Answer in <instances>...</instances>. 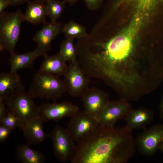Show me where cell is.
I'll return each instance as SVG.
<instances>
[{
	"instance_id": "18",
	"label": "cell",
	"mask_w": 163,
	"mask_h": 163,
	"mask_svg": "<svg viewBox=\"0 0 163 163\" xmlns=\"http://www.w3.org/2000/svg\"><path fill=\"white\" fill-rule=\"evenodd\" d=\"M27 2V9L24 14L25 21L33 24L46 23L47 14L45 3L36 0Z\"/></svg>"
},
{
	"instance_id": "12",
	"label": "cell",
	"mask_w": 163,
	"mask_h": 163,
	"mask_svg": "<svg viewBox=\"0 0 163 163\" xmlns=\"http://www.w3.org/2000/svg\"><path fill=\"white\" fill-rule=\"evenodd\" d=\"M25 91L20 76L17 72H2L0 74V98L5 100Z\"/></svg>"
},
{
	"instance_id": "3",
	"label": "cell",
	"mask_w": 163,
	"mask_h": 163,
	"mask_svg": "<svg viewBox=\"0 0 163 163\" xmlns=\"http://www.w3.org/2000/svg\"><path fill=\"white\" fill-rule=\"evenodd\" d=\"M66 91L63 81L59 77L38 71L34 75L28 92L34 98L56 101Z\"/></svg>"
},
{
	"instance_id": "23",
	"label": "cell",
	"mask_w": 163,
	"mask_h": 163,
	"mask_svg": "<svg viewBox=\"0 0 163 163\" xmlns=\"http://www.w3.org/2000/svg\"><path fill=\"white\" fill-rule=\"evenodd\" d=\"M1 125H4L12 130L17 128L21 129L23 122L16 116L8 111L6 115L1 120Z\"/></svg>"
},
{
	"instance_id": "28",
	"label": "cell",
	"mask_w": 163,
	"mask_h": 163,
	"mask_svg": "<svg viewBox=\"0 0 163 163\" xmlns=\"http://www.w3.org/2000/svg\"><path fill=\"white\" fill-rule=\"evenodd\" d=\"M11 5H18L22 4L26 2H27L28 0H9Z\"/></svg>"
},
{
	"instance_id": "11",
	"label": "cell",
	"mask_w": 163,
	"mask_h": 163,
	"mask_svg": "<svg viewBox=\"0 0 163 163\" xmlns=\"http://www.w3.org/2000/svg\"><path fill=\"white\" fill-rule=\"evenodd\" d=\"M81 97L84 111L96 119L109 101L107 94L94 87H88Z\"/></svg>"
},
{
	"instance_id": "2",
	"label": "cell",
	"mask_w": 163,
	"mask_h": 163,
	"mask_svg": "<svg viewBox=\"0 0 163 163\" xmlns=\"http://www.w3.org/2000/svg\"><path fill=\"white\" fill-rule=\"evenodd\" d=\"M24 14L18 9L13 12L0 13V50L14 52L20 35Z\"/></svg>"
},
{
	"instance_id": "14",
	"label": "cell",
	"mask_w": 163,
	"mask_h": 163,
	"mask_svg": "<svg viewBox=\"0 0 163 163\" xmlns=\"http://www.w3.org/2000/svg\"><path fill=\"white\" fill-rule=\"evenodd\" d=\"M10 54L9 63L10 72H17L22 69L32 68L34 61L38 58L47 55L46 52L37 47L29 52L17 54L13 52Z\"/></svg>"
},
{
	"instance_id": "16",
	"label": "cell",
	"mask_w": 163,
	"mask_h": 163,
	"mask_svg": "<svg viewBox=\"0 0 163 163\" xmlns=\"http://www.w3.org/2000/svg\"><path fill=\"white\" fill-rule=\"evenodd\" d=\"M154 117V112L152 110L141 107L132 109L124 119L127 123L126 126L133 131L145 129L146 126L153 121Z\"/></svg>"
},
{
	"instance_id": "31",
	"label": "cell",
	"mask_w": 163,
	"mask_h": 163,
	"mask_svg": "<svg viewBox=\"0 0 163 163\" xmlns=\"http://www.w3.org/2000/svg\"><path fill=\"white\" fill-rule=\"evenodd\" d=\"M78 0H63L65 2H67L69 4H73L76 2Z\"/></svg>"
},
{
	"instance_id": "4",
	"label": "cell",
	"mask_w": 163,
	"mask_h": 163,
	"mask_svg": "<svg viewBox=\"0 0 163 163\" xmlns=\"http://www.w3.org/2000/svg\"><path fill=\"white\" fill-rule=\"evenodd\" d=\"M34 98L28 92L24 91L5 100L8 111L15 115L23 123L38 117L39 107Z\"/></svg>"
},
{
	"instance_id": "8",
	"label": "cell",
	"mask_w": 163,
	"mask_h": 163,
	"mask_svg": "<svg viewBox=\"0 0 163 163\" xmlns=\"http://www.w3.org/2000/svg\"><path fill=\"white\" fill-rule=\"evenodd\" d=\"M78 61L70 62L63 80L66 91L73 97H81L88 88V81Z\"/></svg>"
},
{
	"instance_id": "25",
	"label": "cell",
	"mask_w": 163,
	"mask_h": 163,
	"mask_svg": "<svg viewBox=\"0 0 163 163\" xmlns=\"http://www.w3.org/2000/svg\"><path fill=\"white\" fill-rule=\"evenodd\" d=\"M103 0H84L88 8L92 10L97 9L101 6Z\"/></svg>"
},
{
	"instance_id": "21",
	"label": "cell",
	"mask_w": 163,
	"mask_h": 163,
	"mask_svg": "<svg viewBox=\"0 0 163 163\" xmlns=\"http://www.w3.org/2000/svg\"><path fill=\"white\" fill-rule=\"evenodd\" d=\"M65 3L58 0H48L45 3L47 16L50 22H57L64 9Z\"/></svg>"
},
{
	"instance_id": "5",
	"label": "cell",
	"mask_w": 163,
	"mask_h": 163,
	"mask_svg": "<svg viewBox=\"0 0 163 163\" xmlns=\"http://www.w3.org/2000/svg\"><path fill=\"white\" fill-rule=\"evenodd\" d=\"M49 135L56 158L63 162L70 161L75 153L76 145L67 129L57 124Z\"/></svg>"
},
{
	"instance_id": "10",
	"label": "cell",
	"mask_w": 163,
	"mask_h": 163,
	"mask_svg": "<svg viewBox=\"0 0 163 163\" xmlns=\"http://www.w3.org/2000/svg\"><path fill=\"white\" fill-rule=\"evenodd\" d=\"M132 109L129 102L125 101H109L97 119L99 125L113 128L118 120L124 119Z\"/></svg>"
},
{
	"instance_id": "6",
	"label": "cell",
	"mask_w": 163,
	"mask_h": 163,
	"mask_svg": "<svg viewBox=\"0 0 163 163\" xmlns=\"http://www.w3.org/2000/svg\"><path fill=\"white\" fill-rule=\"evenodd\" d=\"M66 128L74 142L77 143L92 133L99 125L97 120L83 111L70 117Z\"/></svg>"
},
{
	"instance_id": "29",
	"label": "cell",
	"mask_w": 163,
	"mask_h": 163,
	"mask_svg": "<svg viewBox=\"0 0 163 163\" xmlns=\"http://www.w3.org/2000/svg\"><path fill=\"white\" fill-rule=\"evenodd\" d=\"M160 117L163 120V94L162 95L159 107Z\"/></svg>"
},
{
	"instance_id": "24",
	"label": "cell",
	"mask_w": 163,
	"mask_h": 163,
	"mask_svg": "<svg viewBox=\"0 0 163 163\" xmlns=\"http://www.w3.org/2000/svg\"><path fill=\"white\" fill-rule=\"evenodd\" d=\"M12 130L8 127L1 125L0 126V142L2 143L8 137Z\"/></svg>"
},
{
	"instance_id": "1",
	"label": "cell",
	"mask_w": 163,
	"mask_h": 163,
	"mask_svg": "<svg viewBox=\"0 0 163 163\" xmlns=\"http://www.w3.org/2000/svg\"><path fill=\"white\" fill-rule=\"evenodd\" d=\"M132 130L99 125L78 142L72 163H126L136 152Z\"/></svg>"
},
{
	"instance_id": "27",
	"label": "cell",
	"mask_w": 163,
	"mask_h": 163,
	"mask_svg": "<svg viewBox=\"0 0 163 163\" xmlns=\"http://www.w3.org/2000/svg\"><path fill=\"white\" fill-rule=\"evenodd\" d=\"M10 5L11 4L9 0H0V13Z\"/></svg>"
},
{
	"instance_id": "7",
	"label": "cell",
	"mask_w": 163,
	"mask_h": 163,
	"mask_svg": "<svg viewBox=\"0 0 163 163\" xmlns=\"http://www.w3.org/2000/svg\"><path fill=\"white\" fill-rule=\"evenodd\" d=\"M138 135L135 139L136 148L142 155H153L163 139V124L152 126Z\"/></svg>"
},
{
	"instance_id": "32",
	"label": "cell",
	"mask_w": 163,
	"mask_h": 163,
	"mask_svg": "<svg viewBox=\"0 0 163 163\" xmlns=\"http://www.w3.org/2000/svg\"><path fill=\"white\" fill-rule=\"evenodd\" d=\"M36 0L46 3L48 0Z\"/></svg>"
},
{
	"instance_id": "13",
	"label": "cell",
	"mask_w": 163,
	"mask_h": 163,
	"mask_svg": "<svg viewBox=\"0 0 163 163\" xmlns=\"http://www.w3.org/2000/svg\"><path fill=\"white\" fill-rule=\"evenodd\" d=\"M63 27L59 23L47 22L35 34L33 40L37 45V47L46 52L50 50L53 40L61 33Z\"/></svg>"
},
{
	"instance_id": "20",
	"label": "cell",
	"mask_w": 163,
	"mask_h": 163,
	"mask_svg": "<svg viewBox=\"0 0 163 163\" xmlns=\"http://www.w3.org/2000/svg\"><path fill=\"white\" fill-rule=\"evenodd\" d=\"M62 33L64 34L66 38L73 40L75 38H82L87 35L86 29L83 26L72 20L63 27Z\"/></svg>"
},
{
	"instance_id": "30",
	"label": "cell",
	"mask_w": 163,
	"mask_h": 163,
	"mask_svg": "<svg viewBox=\"0 0 163 163\" xmlns=\"http://www.w3.org/2000/svg\"><path fill=\"white\" fill-rule=\"evenodd\" d=\"M158 149L160 150L163 153V139L159 145L158 147Z\"/></svg>"
},
{
	"instance_id": "17",
	"label": "cell",
	"mask_w": 163,
	"mask_h": 163,
	"mask_svg": "<svg viewBox=\"0 0 163 163\" xmlns=\"http://www.w3.org/2000/svg\"><path fill=\"white\" fill-rule=\"evenodd\" d=\"M44 59L38 72L44 74L59 77L63 75L66 72L68 66L66 61L58 53L44 57Z\"/></svg>"
},
{
	"instance_id": "22",
	"label": "cell",
	"mask_w": 163,
	"mask_h": 163,
	"mask_svg": "<svg viewBox=\"0 0 163 163\" xmlns=\"http://www.w3.org/2000/svg\"><path fill=\"white\" fill-rule=\"evenodd\" d=\"M59 53L66 62H70L77 60L76 50L73 40L66 38L63 41L60 45Z\"/></svg>"
},
{
	"instance_id": "19",
	"label": "cell",
	"mask_w": 163,
	"mask_h": 163,
	"mask_svg": "<svg viewBox=\"0 0 163 163\" xmlns=\"http://www.w3.org/2000/svg\"><path fill=\"white\" fill-rule=\"evenodd\" d=\"M16 155L19 161L24 163H43L46 160L44 155L42 152L32 149L26 144L18 146Z\"/></svg>"
},
{
	"instance_id": "15",
	"label": "cell",
	"mask_w": 163,
	"mask_h": 163,
	"mask_svg": "<svg viewBox=\"0 0 163 163\" xmlns=\"http://www.w3.org/2000/svg\"><path fill=\"white\" fill-rule=\"evenodd\" d=\"M43 122L40 118L37 117L23 123L21 130L30 144L40 143L49 137L44 131Z\"/></svg>"
},
{
	"instance_id": "26",
	"label": "cell",
	"mask_w": 163,
	"mask_h": 163,
	"mask_svg": "<svg viewBox=\"0 0 163 163\" xmlns=\"http://www.w3.org/2000/svg\"><path fill=\"white\" fill-rule=\"evenodd\" d=\"M5 100L0 98V120L6 115L8 112Z\"/></svg>"
},
{
	"instance_id": "9",
	"label": "cell",
	"mask_w": 163,
	"mask_h": 163,
	"mask_svg": "<svg viewBox=\"0 0 163 163\" xmlns=\"http://www.w3.org/2000/svg\"><path fill=\"white\" fill-rule=\"evenodd\" d=\"M38 107V117L43 122L56 121L66 117H71L79 111L77 106L69 102L42 103Z\"/></svg>"
}]
</instances>
